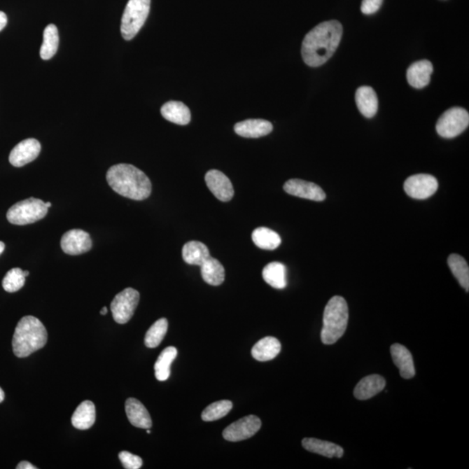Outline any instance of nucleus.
<instances>
[{"instance_id":"1","label":"nucleus","mask_w":469,"mask_h":469,"mask_svg":"<svg viewBox=\"0 0 469 469\" xmlns=\"http://www.w3.org/2000/svg\"><path fill=\"white\" fill-rule=\"evenodd\" d=\"M342 36V25L337 20L317 24L305 36L302 56L309 66L318 67L334 55Z\"/></svg>"},{"instance_id":"2","label":"nucleus","mask_w":469,"mask_h":469,"mask_svg":"<svg viewBox=\"0 0 469 469\" xmlns=\"http://www.w3.org/2000/svg\"><path fill=\"white\" fill-rule=\"evenodd\" d=\"M106 180L111 189L130 200L142 201L151 193L150 180L134 165L119 164L108 169Z\"/></svg>"},{"instance_id":"3","label":"nucleus","mask_w":469,"mask_h":469,"mask_svg":"<svg viewBox=\"0 0 469 469\" xmlns=\"http://www.w3.org/2000/svg\"><path fill=\"white\" fill-rule=\"evenodd\" d=\"M46 328L41 320L27 316L21 318L13 338L14 355L24 358L41 349L47 342Z\"/></svg>"},{"instance_id":"4","label":"nucleus","mask_w":469,"mask_h":469,"mask_svg":"<svg viewBox=\"0 0 469 469\" xmlns=\"http://www.w3.org/2000/svg\"><path fill=\"white\" fill-rule=\"evenodd\" d=\"M349 322V308L345 299L335 295L328 301L323 313L321 339L324 344H334L344 335Z\"/></svg>"},{"instance_id":"5","label":"nucleus","mask_w":469,"mask_h":469,"mask_svg":"<svg viewBox=\"0 0 469 469\" xmlns=\"http://www.w3.org/2000/svg\"><path fill=\"white\" fill-rule=\"evenodd\" d=\"M150 0H129L121 20V34L125 41H132L149 15Z\"/></svg>"},{"instance_id":"6","label":"nucleus","mask_w":469,"mask_h":469,"mask_svg":"<svg viewBox=\"0 0 469 469\" xmlns=\"http://www.w3.org/2000/svg\"><path fill=\"white\" fill-rule=\"evenodd\" d=\"M48 212L46 203L38 198L30 197L13 205L7 211V220L13 225H27L39 221Z\"/></svg>"},{"instance_id":"7","label":"nucleus","mask_w":469,"mask_h":469,"mask_svg":"<svg viewBox=\"0 0 469 469\" xmlns=\"http://www.w3.org/2000/svg\"><path fill=\"white\" fill-rule=\"evenodd\" d=\"M469 114L461 107H453L445 111L438 119L436 132L442 138L453 139L468 127Z\"/></svg>"},{"instance_id":"8","label":"nucleus","mask_w":469,"mask_h":469,"mask_svg":"<svg viewBox=\"0 0 469 469\" xmlns=\"http://www.w3.org/2000/svg\"><path fill=\"white\" fill-rule=\"evenodd\" d=\"M139 298V291L132 288H125L118 293L111 304L115 322L119 324L128 323L134 315Z\"/></svg>"},{"instance_id":"9","label":"nucleus","mask_w":469,"mask_h":469,"mask_svg":"<svg viewBox=\"0 0 469 469\" xmlns=\"http://www.w3.org/2000/svg\"><path fill=\"white\" fill-rule=\"evenodd\" d=\"M261 426L262 421L258 416H245L228 426L223 430V436L229 442L244 441L257 434Z\"/></svg>"},{"instance_id":"10","label":"nucleus","mask_w":469,"mask_h":469,"mask_svg":"<svg viewBox=\"0 0 469 469\" xmlns=\"http://www.w3.org/2000/svg\"><path fill=\"white\" fill-rule=\"evenodd\" d=\"M438 189V179L428 174H417L407 178L404 183V190L414 200H427Z\"/></svg>"},{"instance_id":"11","label":"nucleus","mask_w":469,"mask_h":469,"mask_svg":"<svg viewBox=\"0 0 469 469\" xmlns=\"http://www.w3.org/2000/svg\"><path fill=\"white\" fill-rule=\"evenodd\" d=\"M92 241L85 230L75 229L64 233L61 238V248L64 253L77 255L91 251Z\"/></svg>"},{"instance_id":"12","label":"nucleus","mask_w":469,"mask_h":469,"mask_svg":"<svg viewBox=\"0 0 469 469\" xmlns=\"http://www.w3.org/2000/svg\"><path fill=\"white\" fill-rule=\"evenodd\" d=\"M41 150V144L37 139H28L23 140L10 151V163L14 167H22V166L34 161L38 157Z\"/></svg>"},{"instance_id":"13","label":"nucleus","mask_w":469,"mask_h":469,"mask_svg":"<svg viewBox=\"0 0 469 469\" xmlns=\"http://www.w3.org/2000/svg\"><path fill=\"white\" fill-rule=\"evenodd\" d=\"M205 183L214 196L222 202H229L234 197V189L228 176L218 169H211L205 175Z\"/></svg>"},{"instance_id":"14","label":"nucleus","mask_w":469,"mask_h":469,"mask_svg":"<svg viewBox=\"0 0 469 469\" xmlns=\"http://www.w3.org/2000/svg\"><path fill=\"white\" fill-rule=\"evenodd\" d=\"M284 190L292 196L304 200L321 202L326 198V194L322 188L316 183L304 181L302 179L288 180L285 183Z\"/></svg>"},{"instance_id":"15","label":"nucleus","mask_w":469,"mask_h":469,"mask_svg":"<svg viewBox=\"0 0 469 469\" xmlns=\"http://www.w3.org/2000/svg\"><path fill=\"white\" fill-rule=\"evenodd\" d=\"M234 130L237 135L244 138L258 139L272 133L273 125L265 119H247L237 122Z\"/></svg>"},{"instance_id":"16","label":"nucleus","mask_w":469,"mask_h":469,"mask_svg":"<svg viewBox=\"0 0 469 469\" xmlns=\"http://www.w3.org/2000/svg\"><path fill=\"white\" fill-rule=\"evenodd\" d=\"M433 64L430 61L421 60L411 64L407 71V79L414 88L421 89L430 82Z\"/></svg>"},{"instance_id":"17","label":"nucleus","mask_w":469,"mask_h":469,"mask_svg":"<svg viewBox=\"0 0 469 469\" xmlns=\"http://www.w3.org/2000/svg\"><path fill=\"white\" fill-rule=\"evenodd\" d=\"M125 412L129 421L136 428L148 429L153 426L149 412L138 399L129 398L126 400Z\"/></svg>"},{"instance_id":"18","label":"nucleus","mask_w":469,"mask_h":469,"mask_svg":"<svg viewBox=\"0 0 469 469\" xmlns=\"http://www.w3.org/2000/svg\"><path fill=\"white\" fill-rule=\"evenodd\" d=\"M386 386L385 379L379 374H371L364 377L356 385L354 396L358 400L372 398L375 395L384 391Z\"/></svg>"},{"instance_id":"19","label":"nucleus","mask_w":469,"mask_h":469,"mask_svg":"<svg viewBox=\"0 0 469 469\" xmlns=\"http://www.w3.org/2000/svg\"><path fill=\"white\" fill-rule=\"evenodd\" d=\"M391 356L396 366L404 379L413 378L416 375L412 355L404 346L396 344L391 346Z\"/></svg>"},{"instance_id":"20","label":"nucleus","mask_w":469,"mask_h":469,"mask_svg":"<svg viewBox=\"0 0 469 469\" xmlns=\"http://www.w3.org/2000/svg\"><path fill=\"white\" fill-rule=\"evenodd\" d=\"M356 103L360 113L366 118H373L377 113V93L370 86H360L356 92Z\"/></svg>"},{"instance_id":"21","label":"nucleus","mask_w":469,"mask_h":469,"mask_svg":"<svg viewBox=\"0 0 469 469\" xmlns=\"http://www.w3.org/2000/svg\"><path fill=\"white\" fill-rule=\"evenodd\" d=\"M96 421V407L91 400L79 404L71 417V424L79 430L91 428Z\"/></svg>"},{"instance_id":"22","label":"nucleus","mask_w":469,"mask_h":469,"mask_svg":"<svg viewBox=\"0 0 469 469\" xmlns=\"http://www.w3.org/2000/svg\"><path fill=\"white\" fill-rule=\"evenodd\" d=\"M161 114L166 120L179 125L189 124L191 114L189 108L178 101H169L161 108Z\"/></svg>"},{"instance_id":"23","label":"nucleus","mask_w":469,"mask_h":469,"mask_svg":"<svg viewBox=\"0 0 469 469\" xmlns=\"http://www.w3.org/2000/svg\"><path fill=\"white\" fill-rule=\"evenodd\" d=\"M281 348L280 342L276 338L266 337L254 345L251 355L259 362H268L279 356Z\"/></svg>"},{"instance_id":"24","label":"nucleus","mask_w":469,"mask_h":469,"mask_svg":"<svg viewBox=\"0 0 469 469\" xmlns=\"http://www.w3.org/2000/svg\"><path fill=\"white\" fill-rule=\"evenodd\" d=\"M302 444L309 452L318 454L328 458H341L344 453L340 446L316 438H304L302 440Z\"/></svg>"},{"instance_id":"25","label":"nucleus","mask_w":469,"mask_h":469,"mask_svg":"<svg viewBox=\"0 0 469 469\" xmlns=\"http://www.w3.org/2000/svg\"><path fill=\"white\" fill-rule=\"evenodd\" d=\"M183 258L190 265L201 266L211 257L208 247L201 241H188L183 247Z\"/></svg>"},{"instance_id":"26","label":"nucleus","mask_w":469,"mask_h":469,"mask_svg":"<svg viewBox=\"0 0 469 469\" xmlns=\"http://www.w3.org/2000/svg\"><path fill=\"white\" fill-rule=\"evenodd\" d=\"M201 275L205 283L218 286L225 279V270L218 259L210 257L201 266Z\"/></svg>"},{"instance_id":"27","label":"nucleus","mask_w":469,"mask_h":469,"mask_svg":"<svg viewBox=\"0 0 469 469\" xmlns=\"http://www.w3.org/2000/svg\"><path fill=\"white\" fill-rule=\"evenodd\" d=\"M262 279L270 286L283 290L287 286L286 267L279 262H272L262 270Z\"/></svg>"},{"instance_id":"28","label":"nucleus","mask_w":469,"mask_h":469,"mask_svg":"<svg viewBox=\"0 0 469 469\" xmlns=\"http://www.w3.org/2000/svg\"><path fill=\"white\" fill-rule=\"evenodd\" d=\"M252 240L255 246L268 251L276 250L281 243L279 234L266 227L255 229L252 232Z\"/></svg>"},{"instance_id":"29","label":"nucleus","mask_w":469,"mask_h":469,"mask_svg":"<svg viewBox=\"0 0 469 469\" xmlns=\"http://www.w3.org/2000/svg\"><path fill=\"white\" fill-rule=\"evenodd\" d=\"M178 356V349L175 347H167L161 352L155 363V375L160 382L168 380L171 375V366L173 360Z\"/></svg>"},{"instance_id":"30","label":"nucleus","mask_w":469,"mask_h":469,"mask_svg":"<svg viewBox=\"0 0 469 469\" xmlns=\"http://www.w3.org/2000/svg\"><path fill=\"white\" fill-rule=\"evenodd\" d=\"M59 31L55 24L47 25L43 37V44L41 48V57L42 59L48 60L55 55L59 48Z\"/></svg>"},{"instance_id":"31","label":"nucleus","mask_w":469,"mask_h":469,"mask_svg":"<svg viewBox=\"0 0 469 469\" xmlns=\"http://www.w3.org/2000/svg\"><path fill=\"white\" fill-rule=\"evenodd\" d=\"M447 263L453 275L461 286L464 288L466 291L469 290V268L466 260L460 255L452 254L450 255L447 259Z\"/></svg>"},{"instance_id":"32","label":"nucleus","mask_w":469,"mask_h":469,"mask_svg":"<svg viewBox=\"0 0 469 469\" xmlns=\"http://www.w3.org/2000/svg\"><path fill=\"white\" fill-rule=\"evenodd\" d=\"M168 330V321L166 318H161L155 322L148 330L144 337V344L147 348H157L162 341L164 340L166 333Z\"/></svg>"},{"instance_id":"33","label":"nucleus","mask_w":469,"mask_h":469,"mask_svg":"<svg viewBox=\"0 0 469 469\" xmlns=\"http://www.w3.org/2000/svg\"><path fill=\"white\" fill-rule=\"evenodd\" d=\"M232 407V402L228 400L213 402L203 411L202 419L204 421H214L221 419L230 412Z\"/></svg>"},{"instance_id":"34","label":"nucleus","mask_w":469,"mask_h":469,"mask_svg":"<svg viewBox=\"0 0 469 469\" xmlns=\"http://www.w3.org/2000/svg\"><path fill=\"white\" fill-rule=\"evenodd\" d=\"M25 283V276L22 270L14 268L10 270L4 277L2 285L4 290L10 293L17 292L22 288Z\"/></svg>"},{"instance_id":"35","label":"nucleus","mask_w":469,"mask_h":469,"mask_svg":"<svg viewBox=\"0 0 469 469\" xmlns=\"http://www.w3.org/2000/svg\"><path fill=\"white\" fill-rule=\"evenodd\" d=\"M118 456L122 466L126 469H139L142 467L143 460L141 459V457L127 452V451H122L119 453Z\"/></svg>"},{"instance_id":"36","label":"nucleus","mask_w":469,"mask_h":469,"mask_svg":"<svg viewBox=\"0 0 469 469\" xmlns=\"http://www.w3.org/2000/svg\"><path fill=\"white\" fill-rule=\"evenodd\" d=\"M384 0H363L362 6H360V10L366 15H370L377 13L382 6Z\"/></svg>"},{"instance_id":"37","label":"nucleus","mask_w":469,"mask_h":469,"mask_svg":"<svg viewBox=\"0 0 469 469\" xmlns=\"http://www.w3.org/2000/svg\"><path fill=\"white\" fill-rule=\"evenodd\" d=\"M17 469H37V468L34 467V465H32L30 463H28L27 461H21L19 464H18V466L16 468Z\"/></svg>"},{"instance_id":"38","label":"nucleus","mask_w":469,"mask_h":469,"mask_svg":"<svg viewBox=\"0 0 469 469\" xmlns=\"http://www.w3.org/2000/svg\"><path fill=\"white\" fill-rule=\"evenodd\" d=\"M7 24V16L5 13L0 12V31L3 30L4 28L6 27Z\"/></svg>"},{"instance_id":"39","label":"nucleus","mask_w":469,"mask_h":469,"mask_svg":"<svg viewBox=\"0 0 469 469\" xmlns=\"http://www.w3.org/2000/svg\"><path fill=\"white\" fill-rule=\"evenodd\" d=\"M4 400H5V392H4L3 389L0 388V403H1Z\"/></svg>"},{"instance_id":"40","label":"nucleus","mask_w":469,"mask_h":469,"mask_svg":"<svg viewBox=\"0 0 469 469\" xmlns=\"http://www.w3.org/2000/svg\"><path fill=\"white\" fill-rule=\"evenodd\" d=\"M5 247H6L5 244H4L3 241H0V255L3 253L4 251H5Z\"/></svg>"},{"instance_id":"41","label":"nucleus","mask_w":469,"mask_h":469,"mask_svg":"<svg viewBox=\"0 0 469 469\" xmlns=\"http://www.w3.org/2000/svg\"><path fill=\"white\" fill-rule=\"evenodd\" d=\"M107 312H108V309H107L106 307H104L102 310H101L100 314H101V315L106 316Z\"/></svg>"},{"instance_id":"42","label":"nucleus","mask_w":469,"mask_h":469,"mask_svg":"<svg viewBox=\"0 0 469 469\" xmlns=\"http://www.w3.org/2000/svg\"><path fill=\"white\" fill-rule=\"evenodd\" d=\"M46 206L49 209L50 206H52V203L47 202V203H46Z\"/></svg>"},{"instance_id":"43","label":"nucleus","mask_w":469,"mask_h":469,"mask_svg":"<svg viewBox=\"0 0 469 469\" xmlns=\"http://www.w3.org/2000/svg\"><path fill=\"white\" fill-rule=\"evenodd\" d=\"M24 274L25 277H27V276H29V274H30V273H29V272H24Z\"/></svg>"},{"instance_id":"44","label":"nucleus","mask_w":469,"mask_h":469,"mask_svg":"<svg viewBox=\"0 0 469 469\" xmlns=\"http://www.w3.org/2000/svg\"><path fill=\"white\" fill-rule=\"evenodd\" d=\"M147 434H150V428H148V429H147Z\"/></svg>"}]
</instances>
